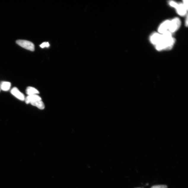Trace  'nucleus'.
<instances>
[{
	"mask_svg": "<svg viewBox=\"0 0 188 188\" xmlns=\"http://www.w3.org/2000/svg\"><path fill=\"white\" fill-rule=\"evenodd\" d=\"M175 39L171 37L167 39H162L160 43L155 46L157 50H169L172 49L175 44Z\"/></svg>",
	"mask_w": 188,
	"mask_h": 188,
	"instance_id": "f257e3e1",
	"label": "nucleus"
},
{
	"mask_svg": "<svg viewBox=\"0 0 188 188\" xmlns=\"http://www.w3.org/2000/svg\"><path fill=\"white\" fill-rule=\"evenodd\" d=\"M181 20L178 17H175L170 22L168 31L171 34L178 31L181 26Z\"/></svg>",
	"mask_w": 188,
	"mask_h": 188,
	"instance_id": "f03ea898",
	"label": "nucleus"
},
{
	"mask_svg": "<svg viewBox=\"0 0 188 188\" xmlns=\"http://www.w3.org/2000/svg\"><path fill=\"white\" fill-rule=\"evenodd\" d=\"M16 43L17 44L26 49L31 51L35 50L34 45L31 42L25 40H18L16 41Z\"/></svg>",
	"mask_w": 188,
	"mask_h": 188,
	"instance_id": "7ed1b4c3",
	"label": "nucleus"
},
{
	"mask_svg": "<svg viewBox=\"0 0 188 188\" xmlns=\"http://www.w3.org/2000/svg\"><path fill=\"white\" fill-rule=\"evenodd\" d=\"M162 40V34L158 33L153 34L150 38V41L151 43L155 46L160 43Z\"/></svg>",
	"mask_w": 188,
	"mask_h": 188,
	"instance_id": "20e7f679",
	"label": "nucleus"
},
{
	"mask_svg": "<svg viewBox=\"0 0 188 188\" xmlns=\"http://www.w3.org/2000/svg\"><path fill=\"white\" fill-rule=\"evenodd\" d=\"M11 93L14 96L20 101H25V97L24 95L20 91L17 87H14L11 90Z\"/></svg>",
	"mask_w": 188,
	"mask_h": 188,
	"instance_id": "39448f33",
	"label": "nucleus"
},
{
	"mask_svg": "<svg viewBox=\"0 0 188 188\" xmlns=\"http://www.w3.org/2000/svg\"><path fill=\"white\" fill-rule=\"evenodd\" d=\"M170 22L171 21L167 20L161 24L158 30L159 34H162L168 31Z\"/></svg>",
	"mask_w": 188,
	"mask_h": 188,
	"instance_id": "423d86ee",
	"label": "nucleus"
},
{
	"mask_svg": "<svg viewBox=\"0 0 188 188\" xmlns=\"http://www.w3.org/2000/svg\"><path fill=\"white\" fill-rule=\"evenodd\" d=\"M188 8L183 4H178L176 9L179 15L181 16H184L187 14Z\"/></svg>",
	"mask_w": 188,
	"mask_h": 188,
	"instance_id": "0eeeda50",
	"label": "nucleus"
},
{
	"mask_svg": "<svg viewBox=\"0 0 188 188\" xmlns=\"http://www.w3.org/2000/svg\"><path fill=\"white\" fill-rule=\"evenodd\" d=\"M38 100H42L41 98L38 95H28L25 98V101L26 103L29 104Z\"/></svg>",
	"mask_w": 188,
	"mask_h": 188,
	"instance_id": "6e6552de",
	"label": "nucleus"
},
{
	"mask_svg": "<svg viewBox=\"0 0 188 188\" xmlns=\"http://www.w3.org/2000/svg\"><path fill=\"white\" fill-rule=\"evenodd\" d=\"M11 84L8 82H3L0 85V88L2 90L7 91L9 90L11 87Z\"/></svg>",
	"mask_w": 188,
	"mask_h": 188,
	"instance_id": "1a4fd4ad",
	"label": "nucleus"
},
{
	"mask_svg": "<svg viewBox=\"0 0 188 188\" xmlns=\"http://www.w3.org/2000/svg\"><path fill=\"white\" fill-rule=\"evenodd\" d=\"M30 104L36 107H37L41 110H43L44 109L45 105L43 101L42 100H38V101H35L33 102Z\"/></svg>",
	"mask_w": 188,
	"mask_h": 188,
	"instance_id": "9d476101",
	"label": "nucleus"
},
{
	"mask_svg": "<svg viewBox=\"0 0 188 188\" xmlns=\"http://www.w3.org/2000/svg\"><path fill=\"white\" fill-rule=\"evenodd\" d=\"M26 93L28 95H38L39 94V91L35 87H27L26 90Z\"/></svg>",
	"mask_w": 188,
	"mask_h": 188,
	"instance_id": "9b49d317",
	"label": "nucleus"
},
{
	"mask_svg": "<svg viewBox=\"0 0 188 188\" xmlns=\"http://www.w3.org/2000/svg\"><path fill=\"white\" fill-rule=\"evenodd\" d=\"M50 45L49 42H44L40 45V47L42 48H44L45 47H50Z\"/></svg>",
	"mask_w": 188,
	"mask_h": 188,
	"instance_id": "f8f14e48",
	"label": "nucleus"
},
{
	"mask_svg": "<svg viewBox=\"0 0 188 188\" xmlns=\"http://www.w3.org/2000/svg\"><path fill=\"white\" fill-rule=\"evenodd\" d=\"M169 4L171 6V7L175 8L176 9L179 4L175 2V1H171L169 3Z\"/></svg>",
	"mask_w": 188,
	"mask_h": 188,
	"instance_id": "ddd939ff",
	"label": "nucleus"
},
{
	"mask_svg": "<svg viewBox=\"0 0 188 188\" xmlns=\"http://www.w3.org/2000/svg\"><path fill=\"white\" fill-rule=\"evenodd\" d=\"M168 187L166 185H157L153 186L151 188H167Z\"/></svg>",
	"mask_w": 188,
	"mask_h": 188,
	"instance_id": "4468645a",
	"label": "nucleus"
},
{
	"mask_svg": "<svg viewBox=\"0 0 188 188\" xmlns=\"http://www.w3.org/2000/svg\"><path fill=\"white\" fill-rule=\"evenodd\" d=\"M186 26H187L188 25V19H187V21H186Z\"/></svg>",
	"mask_w": 188,
	"mask_h": 188,
	"instance_id": "2eb2a0df",
	"label": "nucleus"
},
{
	"mask_svg": "<svg viewBox=\"0 0 188 188\" xmlns=\"http://www.w3.org/2000/svg\"></svg>",
	"mask_w": 188,
	"mask_h": 188,
	"instance_id": "dca6fc26",
	"label": "nucleus"
},
{
	"mask_svg": "<svg viewBox=\"0 0 188 188\" xmlns=\"http://www.w3.org/2000/svg\"><path fill=\"white\" fill-rule=\"evenodd\" d=\"M0 91H1V90H0Z\"/></svg>",
	"mask_w": 188,
	"mask_h": 188,
	"instance_id": "f3484780",
	"label": "nucleus"
}]
</instances>
